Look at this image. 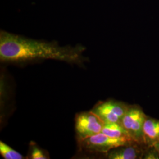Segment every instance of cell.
<instances>
[{"label": "cell", "mask_w": 159, "mask_h": 159, "mask_svg": "<svg viewBox=\"0 0 159 159\" xmlns=\"http://www.w3.org/2000/svg\"><path fill=\"white\" fill-rule=\"evenodd\" d=\"M154 148V147H153ZM144 159H159V154L156 149L154 148L153 150H149L144 155Z\"/></svg>", "instance_id": "obj_10"}, {"label": "cell", "mask_w": 159, "mask_h": 159, "mask_svg": "<svg viewBox=\"0 0 159 159\" xmlns=\"http://www.w3.org/2000/svg\"><path fill=\"white\" fill-rule=\"evenodd\" d=\"M81 45L61 46L55 41L35 40L4 30L0 32V60L2 63H29L54 60L79 64L87 60Z\"/></svg>", "instance_id": "obj_1"}, {"label": "cell", "mask_w": 159, "mask_h": 159, "mask_svg": "<svg viewBox=\"0 0 159 159\" xmlns=\"http://www.w3.org/2000/svg\"><path fill=\"white\" fill-rule=\"evenodd\" d=\"M0 153L5 159H23V155L12 148L5 143L0 142Z\"/></svg>", "instance_id": "obj_8"}, {"label": "cell", "mask_w": 159, "mask_h": 159, "mask_svg": "<svg viewBox=\"0 0 159 159\" xmlns=\"http://www.w3.org/2000/svg\"><path fill=\"white\" fill-rule=\"evenodd\" d=\"M80 148L88 153H107L116 148L136 143L123 139L108 136L102 132L79 142Z\"/></svg>", "instance_id": "obj_2"}, {"label": "cell", "mask_w": 159, "mask_h": 159, "mask_svg": "<svg viewBox=\"0 0 159 159\" xmlns=\"http://www.w3.org/2000/svg\"><path fill=\"white\" fill-rule=\"evenodd\" d=\"M129 106L115 100H108L97 104L91 110L104 123H119Z\"/></svg>", "instance_id": "obj_4"}, {"label": "cell", "mask_w": 159, "mask_h": 159, "mask_svg": "<svg viewBox=\"0 0 159 159\" xmlns=\"http://www.w3.org/2000/svg\"><path fill=\"white\" fill-rule=\"evenodd\" d=\"M142 150L135 143L130 144L114 148L107 154V158L109 159H136L140 158Z\"/></svg>", "instance_id": "obj_5"}, {"label": "cell", "mask_w": 159, "mask_h": 159, "mask_svg": "<svg viewBox=\"0 0 159 159\" xmlns=\"http://www.w3.org/2000/svg\"><path fill=\"white\" fill-rule=\"evenodd\" d=\"M50 157L46 154L44 151L36 146L33 142L30 143V159H48Z\"/></svg>", "instance_id": "obj_9"}, {"label": "cell", "mask_w": 159, "mask_h": 159, "mask_svg": "<svg viewBox=\"0 0 159 159\" xmlns=\"http://www.w3.org/2000/svg\"><path fill=\"white\" fill-rule=\"evenodd\" d=\"M144 142L153 147L159 142V120L147 117L143 125Z\"/></svg>", "instance_id": "obj_6"}, {"label": "cell", "mask_w": 159, "mask_h": 159, "mask_svg": "<svg viewBox=\"0 0 159 159\" xmlns=\"http://www.w3.org/2000/svg\"><path fill=\"white\" fill-rule=\"evenodd\" d=\"M102 133L111 137L126 139L134 142L128 131L119 123H104Z\"/></svg>", "instance_id": "obj_7"}, {"label": "cell", "mask_w": 159, "mask_h": 159, "mask_svg": "<svg viewBox=\"0 0 159 159\" xmlns=\"http://www.w3.org/2000/svg\"><path fill=\"white\" fill-rule=\"evenodd\" d=\"M104 124L91 111L77 114L75 119V130L78 142L101 133Z\"/></svg>", "instance_id": "obj_3"}, {"label": "cell", "mask_w": 159, "mask_h": 159, "mask_svg": "<svg viewBox=\"0 0 159 159\" xmlns=\"http://www.w3.org/2000/svg\"><path fill=\"white\" fill-rule=\"evenodd\" d=\"M153 147H154V148L156 149V150L158 152V153H159V142L157 143H156L155 144H154V146Z\"/></svg>", "instance_id": "obj_11"}]
</instances>
